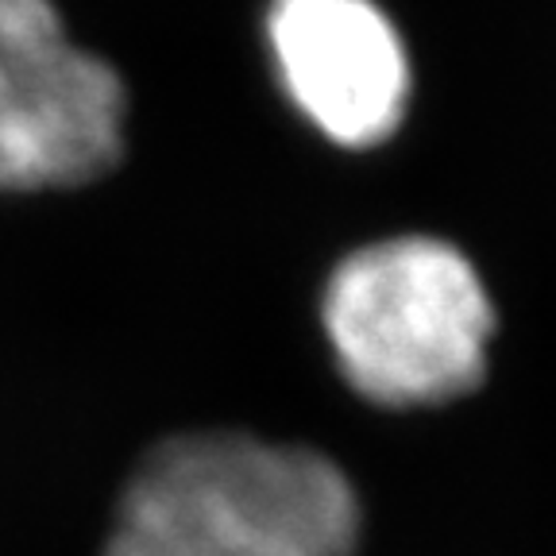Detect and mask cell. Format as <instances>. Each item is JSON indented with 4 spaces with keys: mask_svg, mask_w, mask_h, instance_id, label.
Masks as SVG:
<instances>
[{
    "mask_svg": "<svg viewBox=\"0 0 556 556\" xmlns=\"http://www.w3.org/2000/svg\"><path fill=\"white\" fill-rule=\"evenodd\" d=\"M321 325L344 379L367 402L444 406L483 382L495 305L456 243L394 236L340 260Z\"/></svg>",
    "mask_w": 556,
    "mask_h": 556,
    "instance_id": "obj_2",
    "label": "cell"
},
{
    "mask_svg": "<svg viewBox=\"0 0 556 556\" xmlns=\"http://www.w3.org/2000/svg\"><path fill=\"white\" fill-rule=\"evenodd\" d=\"M128 93L54 0H0V193L97 182L124 155Z\"/></svg>",
    "mask_w": 556,
    "mask_h": 556,
    "instance_id": "obj_3",
    "label": "cell"
},
{
    "mask_svg": "<svg viewBox=\"0 0 556 556\" xmlns=\"http://www.w3.org/2000/svg\"><path fill=\"white\" fill-rule=\"evenodd\" d=\"M267 43L290 101L340 148H375L406 121V43L375 0H275Z\"/></svg>",
    "mask_w": 556,
    "mask_h": 556,
    "instance_id": "obj_4",
    "label": "cell"
},
{
    "mask_svg": "<svg viewBox=\"0 0 556 556\" xmlns=\"http://www.w3.org/2000/svg\"><path fill=\"white\" fill-rule=\"evenodd\" d=\"M337 460L252 433H182L131 471L101 556H356Z\"/></svg>",
    "mask_w": 556,
    "mask_h": 556,
    "instance_id": "obj_1",
    "label": "cell"
}]
</instances>
